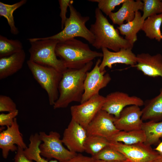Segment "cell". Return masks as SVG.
Returning <instances> with one entry per match:
<instances>
[{"label": "cell", "instance_id": "obj_1", "mask_svg": "<svg viewBox=\"0 0 162 162\" xmlns=\"http://www.w3.org/2000/svg\"><path fill=\"white\" fill-rule=\"evenodd\" d=\"M93 64L92 61L81 68H67L62 73L58 87L59 96L53 106L54 109L66 108L73 102L80 103L86 74Z\"/></svg>", "mask_w": 162, "mask_h": 162}, {"label": "cell", "instance_id": "obj_2", "mask_svg": "<svg viewBox=\"0 0 162 162\" xmlns=\"http://www.w3.org/2000/svg\"><path fill=\"white\" fill-rule=\"evenodd\" d=\"M94 12L95 21L89 29L94 37L93 46L98 49L105 48L114 52L122 48L132 49L134 44L120 35L118 30L110 23L98 8Z\"/></svg>", "mask_w": 162, "mask_h": 162}, {"label": "cell", "instance_id": "obj_3", "mask_svg": "<svg viewBox=\"0 0 162 162\" xmlns=\"http://www.w3.org/2000/svg\"><path fill=\"white\" fill-rule=\"evenodd\" d=\"M55 52L66 68L70 69L81 68L103 56L102 52L92 50L88 44L75 38L58 41Z\"/></svg>", "mask_w": 162, "mask_h": 162}, {"label": "cell", "instance_id": "obj_4", "mask_svg": "<svg viewBox=\"0 0 162 162\" xmlns=\"http://www.w3.org/2000/svg\"><path fill=\"white\" fill-rule=\"evenodd\" d=\"M28 40L31 44L29 60L39 65L53 68L62 73L67 69L56 54L55 49L58 41L42 38Z\"/></svg>", "mask_w": 162, "mask_h": 162}, {"label": "cell", "instance_id": "obj_5", "mask_svg": "<svg viewBox=\"0 0 162 162\" xmlns=\"http://www.w3.org/2000/svg\"><path fill=\"white\" fill-rule=\"evenodd\" d=\"M69 7L70 16L67 18L63 29L56 34L42 38L56 40L59 41L80 37L83 38L92 45L94 42V37L86 26V23L90 19L89 17L82 16L73 4H70Z\"/></svg>", "mask_w": 162, "mask_h": 162}, {"label": "cell", "instance_id": "obj_6", "mask_svg": "<svg viewBox=\"0 0 162 162\" xmlns=\"http://www.w3.org/2000/svg\"><path fill=\"white\" fill-rule=\"evenodd\" d=\"M27 64L34 79L47 93L50 105L53 106L58 98V87L62 73L53 68L39 65L29 60Z\"/></svg>", "mask_w": 162, "mask_h": 162}, {"label": "cell", "instance_id": "obj_7", "mask_svg": "<svg viewBox=\"0 0 162 162\" xmlns=\"http://www.w3.org/2000/svg\"><path fill=\"white\" fill-rule=\"evenodd\" d=\"M39 134L43 142L39 146L41 156L49 159L54 158L60 162H64L77 154L64 146L60 135L57 132L51 131L47 134L44 132L41 131Z\"/></svg>", "mask_w": 162, "mask_h": 162}, {"label": "cell", "instance_id": "obj_8", "mask_svg": "<svg viewBox=\"0 0 162 162\" xmlns=\"http://www.w3.org/2000/svg\"><path fill=\"white\" fill-rule=\"evenodd\" d=\"M109 146L122 154L130 162H155L160 154L144 143L126 145L110 142Z\"/></svg>", "mask_w": 162, "mask_h": 162}, {"label": "cell", "instance_id": "obj_9", "mask_svg": "<svg viewBox=\"0 0 162 162\" xmlns=\"http://www.w3.org/2000/svg\"><path fill=\"white\" fill-rule=\"evenodd\" d=\"M105 100L99 94L80 104L71 106L70 113L73 119L86 129L98 112L101 110Z\"/></svg>", "mask_w": 162, "mask_h": 162}, {"label": "cell", "instance_id": "obj_10", "mask_svg": "<svg viewBox=\"0 0 162 162\" xmlns=\"http://www.w3.org/2000/svg\"><path fill=\"white\" fill-rule=\"evenodd\" d=\"M101 62V59L98 58L93 69L87 73L84 82V92L80 103L99 94L100 90L106 87L111 80L110 74L106 73V70H100Z\"/></svg>", "mask_w": 162, "mask_h": 162}, {"label": "cell", "instance_id": "obj_11", "mask_svg": "<svg viewBox=\"0 0 162 162\" xmlns=\"http://www.w3.org/2000/svg\"><path fill=\"white\" fill-rule=\"evenodd\" d=\"M144 102L140 98L135 96H130L128 94L119 91L109 93L101 110L118 118L122 110L128 106L135 105L141 106Z\"/></svg>", "mask_w": 162, "mask_h": 162}, {"label": "cell", "instance_id": "obj_12", "mask_svg": "<svg viewBox=\"0 0 162 162\" xmlns=\"http://www.w3.org/2000/svg\"><path fill=\"white\" fill-rule=\"evenodd\" d=\"M116 118L113 115L100 110L87 126L88 136H100L108 140L119 131L114 124Z\"/></svg>", "mask_w": 162, "mask_h": 162}, {"label": "cell", "instance_id": "obj_13", "mask_svg": "<svg viewBox=\"0 0 162 162\" xmlns=\"http://www.w3.org/2000/svg\"><path fill=\"white\" fill-rule=\"evenodd\" d=\"M17 147L24 150L27 147L20 131L19 125L16 118L11 125L7 127L6 129L0 133V148L3 158H7L10 152L17 151Z\"/></svg>", "mask_w": 162, "mask_h": 162}, {"label": "cell", "instance_id": "obj_14", "mask_svg": "<svg viewBox=\"0 0 162 162\" xmlns=\"http://www.w3.org/2000/svg\"><path fill=\"white\" fill-rule=\"evenodd\" d=\"M87 136L86 129L71 119L64 131L62 140L70 151L81 153L84 152V144Z\"/></svg>", "mask_w": 162, "mask_h": 162}, {"label": "cell", "instance_id": "obj_15", "mask_svg": "<svg viewBox=\"0 0 162 162\" xmlns=\"http://www.w3.org/2000/svg\"><path fill=\"white\" fill-rule=\"evenodd\" d=\"M142 110L140 106L132 105L124 108L114 124L119 131H126L142 129L143 123L141 119Z\"/></svg>", "mask_w": 162, "mask_h": 162}, {"label": "cell", "instance_id": "obj_16", "mask_svg": "<svg viewBox=\"0 0 162 162\" xmlns=\"http://www.w3.org/2000/svg\"><path fill=\"white\" fill-rule=\"evenodd\" d=\"M103 59L99 65L101 71L105 70L106 67L110 69L116 64L130 65L132 67L136 63V56L132 52V49L122 48L117 52L111 51L105 48L101 49Z\"/></svg>", "mask_w": 162, "mask_h": 162}, {"label": "cell", "instance_id": "obj_17", "mask_svg": "<svg viewBox=\"0 0 162 162\" xmlns=\"http://www.w3.org/2000/svg\"><path fill=\"white\" fill-rule=\"evenodd\" d=\"M136 63L134 66L146 76L162 78V55L160 53L152 55L142 53L136 55Z\"/></svg>", "mask_w": 162, "mask_h": 162}, {"label": "cell", "instance_id": "obj_18", "mask_svg": "<svg viewBox=\"0 0 162 162\" xmlns=\"http://www.w3.org/2000/svg\"><path fill=\"white\" fill-rule=\"evenodd\" d=\"M143 3L140 0H126L122 4L121 8L117 12H112L108 15L112 23L119 26L133 20L135 18V13L141 10L142 11Z\"/></svg>", "mask_w": 162, "mask_h": 162}, {"label": "cell", "instance_id": "obj_19", "mask_svg": "<svg viewBox=\"0 0 162 162\" xmlns=\"http://www.w3.org/2000/svg\"><path fill=\"white\" fill-rule=\"evenodd\" d=\"M26 58L23 49L11 55L0 58V79L14 74L23 67Z\"/></svg>", "mask_w": 162, "mask_h": 162}, {"label": "cell", "instance_id": "obj_20", "mask_svg": "<svg viewBox=\"0 0 162 162\" xmlns=\"http://www.w3.org/2000/svg\"><path fill=\"white\" fill-rule=\"evenodd\" d=\"M144 105L142 110V121H162V88L157 96L144 102Z\"/></svg>", "mask_w": 162, "mask_h": 162}, {"label": "cell", "instance_id": "obj_21", "mask_svg": "<svg viewBox=\"0 0 162 162\" xmlns=\"http://www.w3.org/2000/svg\"><path fill=\"white\" fill-rule=\"evenodd\" d=\"M142 16L141 12L137 11L133 20L117 27L120 34L124 35L126 39L134 44L137 40V33L141 30L144 21L142 20Z\"/></svg>", "mask_w": 162, "mask_h": 162}, {"label": "cell", "instance_id": "obj_22", "mask_svg": "<svg viewBox=\"0 0 162 162\" xmlns=\"http://www.w3.org/2000/svg\"><path fill=\"white\" fill-rule=\"evenodd\" d=\"M162 23V13L152 15L144 21L141 30L146 36L151 39H155L160 42L162 40L160 30Z\"/></svg>", "mask_w": 162, "mask_h": 162}, {"label": "cell", "instance_id": "obj_23", "mask_svg": "<svg viewBox=\"0 0 162 162\" xmlns=\"http://www.w3.org/2000/svg\"><path fill=\"white\" fill-rule=\"evenodd\" d=\"M146 135L142 129L126 131H119L109 140L110 142H123L126 145H132L140 143H144Z\"/></svg>", "mask_w": 162, "mask_h": 162}, {"label": "cell", "instance_id": "obj_24", "mask_svg": "<svg viewBox=\"0 0 162 162\" xmlns=\"http://www.w3.org/2000/svg\"><path fill=\"white\" fill-rule=\"evenodd\" d=\"M142 129L146 135L145 144L151 146L160 142V139L162 138V121L143 122Z\"/></svg>", "mask_w": 162, "mask_h": 162}, {"label": "cell", "instance_id": "obj_25", "mask_svg": "<svg viewBox=\"0 0 162 162\" xmlns=\"http://www.w3.org/2000/svg\"><path fill=\"white\" fill-rule=\"evenodd\" d=\"M27 2L26 0H22L11 4L0 2V16L6 19L10 27V32L14 35H17L19 31L15 26L13 13L16 10L25 4Z\"/></svg>", "mask_w": 162, "mask_h": 162}, {"label": "cell", "instance_id": "obj_26", "mask_svg": "<svg viewBox=\"0 0 162 162\" xmlns=\"http://www.w3.org/2000/svg\"><path fill=\"white\" fill-rule=\"evenodd\" d=\"M29 140L30 143L28 147L24 150L25 154L28 158L35 162H60L56 160L48 161L42 158L39 148L42 141L39 134L31 135Z\"/></svg>", "mask_w": 162, "mask_h": 162}, {"label": "cell", "instance_id": "obj_27", "mask_svg": "<svg viewBox=\"0 0 162 162\" xmlns=\"http://www.w3.org/2000/svg\"><path fill=\"white\" fill-rule=\"evenodd\" d=\"M109 142L107 138L102 136H88L84 144V152L93 156L108 146Z\"/></svg>", "mask_w": 162, "mask_h": 162}, {"label": "cell", "instance_id": "obj_28", "mask_svg": "<svg viewBox=\"0 0 162 162\" xmlns=\"http://www.w3.org/2000/svg\"><path fill=\"white\" fill-rule=\"evenodd\" d=\"M23 49L22 44L19 40L8 39L0 35V58L11 55Z\"/></svg>", "mask_w": 162, "mask_h": 162}, {"label": "cell", "instance_id": "obj_29", "mask_svg": "<svg viewBox=\"0 0 162 162\" xmlns=\"http://www.w3.org/2000/svg\"><path fill=\"white\" fill-rule=\"evenodd\" d=\"M92 157L94 160L108 161H124L128 160L122 154L109 145Z\"/></svg>", "mask_w": 162, "mask_h": 162}, {"label": "cell", "instance_id": "obj_30", "mask_svg": "<svg viewBox=\"0 0 162 162\" xmlns=\"http://www.w3.org/2000/svg\"><path fill=\"white\" fill-rule=\"evenodd\" d=\"M143 12L142 19L144 21L153 15L162 13V1L160 0H143Z\"/></svg>", "mask_w": 162, "mask_h": 162}, {"label": "cell", "instance_id": "obj_31", "mask_svg": "<svg viewBox=\"0 0 162 162\" xmlns=\"http://www.w3.org/2000/svg\"><path fill=\"white\" fill-rule=\"evenodd\" d=\"M90 2L98 3V8L108 16L116 7L125 2L126 0H91Z\"/></svg>", "mask_w": 162, "mask_h": 162}, {"label": "cell", "instance_id": "obj_32", "mask_svg": "<svg viewBox=\"0 0 162 162\" xmlns=\"http://www.w3.org/2000/svg\"><path fill=\"white\" fill-rule=\"evenodd\" d=\"M17 110L16 104L9 97L0 95V112H11Z\"/></svg>", "mask_w": 162, "mask_h": 162}, {"label": "cell", "instance_id": "obj_33", "mask_svg": "<svg viewBox=\"0 0 162 162\" xmlns=\"http://www.w3.org/2000/svg\"><path fill=\"white\" fill-rule=\"evenodd\" d=\"M19 111L18 110L5 114H0V125L1 127L10 126L12 124L14 119L18 115Z\"/></svg>", "mask_w": 162, "mask_h": 162}, {"label": "cell", "instance_id": "obj_34", "mask_svg": "<svg viewBox=\"0 0 162 162\" xmlns=\"http://www.w3.org/2000/svg\"><path fill=\"white\" fill-rule=\"evenodd\" d=\"M59 4L60 9V16L61 17V29L62 30L64 27L65 23L67 19L66 14L67 8L69 5L73 4L74 1L71 0H59Z\"/></svg>", "mask_w": 162, "mask_h": 162}, {"label": "cell", "instance_id": "obj_35", "mask_svg": "<svg viewBox=\"0 0 162 162\" xmlns=\"http://www.w3.org/2000/svg\"><path fill=\"white\" fill-rule=\"evenodd\" d=\"M17 147L16 153L14 158V162H34L26 157L24 152V149L19 147Z\"/></svg>", "mask_w": 162, "mask_h": 162}, {"label": "cell", "instance_id": "obj_36", "mask_svg": "<svg viewBox=\"0 0 162 162\" xmlns=\"http://www.w3.org/2000/svg\"><path fill=\"white\" fill-rule=\"evenodd\" d=\"M94 160L92 157L86 156L80 154L64 162H93Z\"/></svg>", "mask_w": 162, "mask_h": 162}, {"label": "cell", "instance_id": "obj_37", "mask_svg": "<svg viewBox=\"0 0 162 162\" xmlns=\"http://www.w3.org/2000/svg\"><path fill=\"white\" fill-rule=\"evenodd\" d=\"M154 149L159 153L162 154V142H160L157 146Z\"/></svg>", "mask_w": 162, "mask_h": 162}, {"label": "cell", "instance_id": "obj_38", "mask_svg": "<svg viewBox=\"0 0 162 162\" xmlns=\"http://www.w3.org/2000/svg\"><path fill=\"white\" fill-rule=\"evenodd\" d=\"M93 162H130L129 160L128 159L124 161H106L101 160H94L93 161Z\"/></svg>", "mask_w": 162, "mask_h": 162}, {"label": "cell", "instance_id": "obj_39", "mask_svg": "<svg viewBox=\"0 0 162 162\" xmlns=\"http://www.w3.org/2000/svg\"><path fill=\"white\" fill-rule=\"evenodd\" d=\"M160 156L155 162H162V154L160 153Z\"/></svg>", "mask_w": 162, "mask_h": 162}]
</instances>
